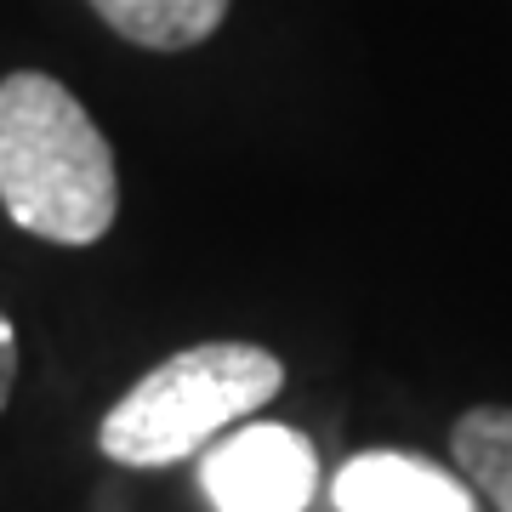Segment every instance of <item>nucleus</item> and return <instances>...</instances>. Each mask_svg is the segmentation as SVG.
Returning a JSON list of instances; mask_svg holds the SVG:
<instances>
[{
    "label": "nucleus",
    "instance_id": "obj_1",
    "mask_svg": "<svg viewBox=\"0 0 512 512\" xmlns=\"http://www.w3.org/2000/svg\"><path fill=\"white\" fill-rule=\"evenodd\" d=\"M0 205L46 245H97L120 211V165L86 103L40 69L0 80Z\"/></svg>",
    "mask_w": 512,
    "mask_h": 512
},
{
    "label": "nucleus",
    "instance_id": "obj_2",
    "mask_svg": "<svg viewBox=\"0 0 512 512\" xmlns=\"http://www.w3.org/2000/svg\"><path fill=\"white\" fill-rule=\"evenodd\" d=\"M285 365L256 342H200L120 393L97 427L103 456L120 467H177L279 399Z\"/></svg>",
    "mask_w": 512,
    "mask_h": 512
},
{
    "label": "nucleus",
    "instance_id": "obj_3",
    "mask_svg": "<svg viewBox=\"0 0 512 512\" xmlns=\"http://www.w3.org/2000/svg\"><path fill=\"white\" fill-rule=\"evenodd\" d=\"M200 484L217 512H308L319 456L296 427L239 421L205 450Z\"/></svg>",
    "mask_w": 512,
    "mask_h": 512
},
{
    "label": "nucleus",
    "instance_id": "obj_4",
    "mask_svg": "<svg viewBox=\"0 0 512 512\" xmlns=\"http://www.w3.org/2000/svg\"><path fill=\"white\" fill-rule=\"evenodd\" d=\"M336 512H478L467 478L444 473L439 461L410 450H365L353 456L336 484Z\"/></svg>",
    "mask_w": 512,
    "mask_h": 512
},
{
    "label": "nucleus",
    "instance_id": "obj_5",
    "mask_svg": "<svg viewBox=\"0 0 512 512\" xmlns=\"http://www.w3.org/2000/svg\"><path fill=\"white\" fill-rule=\"evenodd\" d=\"M234 0H92V12L143 52H188L222 29Z\"/></svg>",
    "mask_w": 512,
    "mask_h": 512
},
{
    "label": "nucleus",
    "instance_id": "obj_6",
    "mask_svg": "<svg viewBox=\"0 0 512 512\" xmlns=\"http://www.w3.org/2000/svg\"><path fill=\"white\" fill-rule=\"evenodd\" d=\"M456 473L495 512H512V404H473L450 427Z\"/></svg>",
    "mask_w": 512,
    "mask_h": 512
},
{
    "label": "nucleus",
    "instance_id": "obj_7",
    "mask_svg": "<svg viewBox=\"0 0 512 512\" xmlns=\"http://www.w3.org/2000/svg\"><path fill=\"white\" fill-rule=\"evenodd\" d=\"M12 387H18V325L0 313V416L12 404Z\"/></svg>",
    "mask_w": 512,
    "mask_h": 512
}]
</instances>
